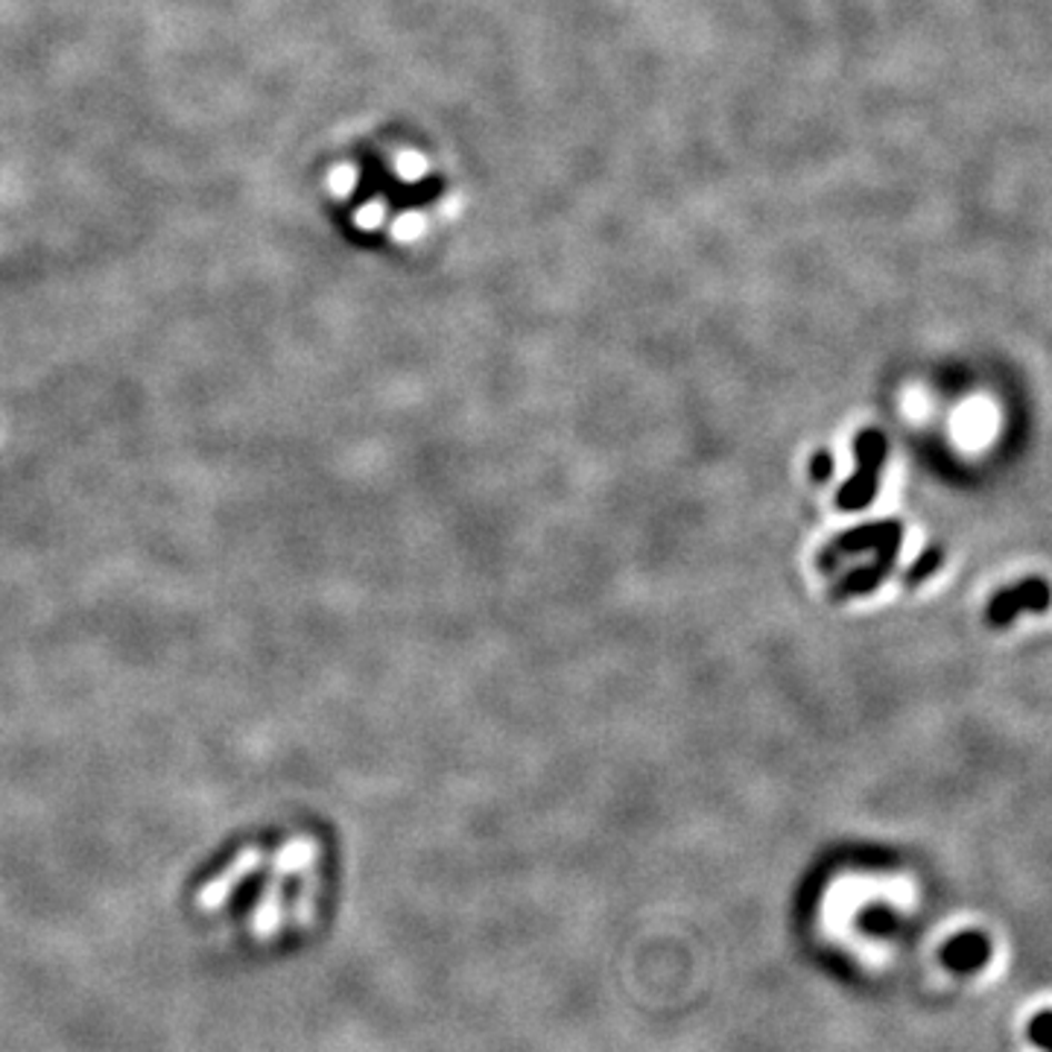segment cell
Returning a JSON list of instances; mask_svg holds the SVG:
<instances>
[{"mask_svg":"<svg viewBox=\"0 0 1052 1052\" xmlns=\"http://www.w3.org/2000/svg\"><path fill=\"white\" fill-rule=\"evenodd\" d=\"M1052 605V588L1044 579H1023L1012 588H1003L989 605V621L994 626H1009L1023 612L1044 614Z\"/></svg>","mask_w":1052,"mask_h":1052,"instance_id":"cell-1","label":"cell"},{"mask_svg":"<svg viewBox=\"0 0 1052 1052\" xmlns=\"http://www.w3.org/2000/svg\"><path fill=\"white\" fill-rule=\"evenodd\" d=\"M258 865H260V851H255V848L244 851V854L237 856L235 863L228 865L220 877L211 880V883H205V886L199 889V895H197L199 910L211 912V910H217V906H222V903L231 897V892H235V889L240 886V883H244V880L249 877Z\"/></svg>","mask_w":1052,"mask_h":1052,"instance_id":"cell-2","label":"cell"},{"mask_svg":"<svg viewBox=\"0 0 1052 1052\" xmlns=\"http://www.w3.org/2000/svg\"><path fill=\"white\" fill-rule=\"evenodd\" d=\"M281 921L284 889L281 883H278V877H272L267 886H264V895H260V901L255 903V912H251V939H255V942H269V939L278 933V927H281Z\"/></svg>","mask_w":1052,"mask_h":1052,"instance_id":"cell-3","label":"cell"},{"mask_svg":"<svg viewBox=\"0 0 1052 1052\" xmlns=\"http://www.w3.org/2000/svg\"><path fill=\"white\" fill-rule=\"evenodd\" d=\"M310 860H314V845H310V842H307V840L290 842L287 848L278 851L276 877L281 880V877H287V874L301 872V869H307V865H310Z\"/></svg>","mask_w":1052,"mask_h":1052,"instance_id":"cell-4","label":"cell"},{"mask_svg":"<svg viewBox=\"0 0 1052 1052\" xmlns=\"http://www.w3.org/2000/svg\"><path fill=\"white\" fill-rule=\"evenodd\" d=\"M314 895H316V880H301L299 897H296V910H292V924L296 927H310L314 921Z\"/></svg>","mask_w":1052,"mask_h":1052,"instance_id":"cell-5","label":"cell"},{"mask_svg":"<svg viewBox=\"0 0 1052 1052\" xmlns=\"http://www.w3.org/2000/svg\"><path fill=\"white\" fill-rule=\"evenodd\" d=\"M939 558H942L939 553H927V556L921 558V565L912 570L910 579H921V576H927L930 570H935V567H939Z\"/></svg>","mask_w":1052,"mask_h":1052,"instance_id":"cell-6","label":"cell"}]
</instances>
